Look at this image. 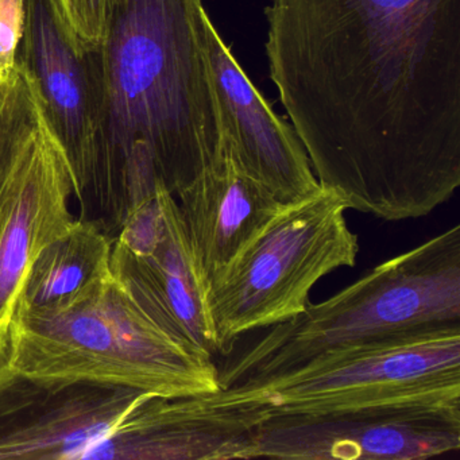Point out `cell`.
<instances>
[{
    "label": "cell",
    "instance_id": "15",
    "mask_svg": "<svg viewBox=\"0 0 460 460\" xmlns=\"http://www.w3.org/2000/svg\"><path fill=\"white\" fill-rule=\"evenodd\" d=\"M44 109L28 72L0 83V233L20 192L26 163Z\"/></svg>",
    "mask_w": 460,
    "mask_h": 460
},
{
    "label": "cell",
    "instance_id": "17",
    "mask_svg": "<svg viewBox=\"0 0 460 460\" xmlns=\"http://www.w3.org/2000/svg\"><path fill=\"white\" fill-rule=\"evenodd\" d=\"M23 20V0H0V83L9 82L17 71Z\"/></svg>",
    "mask_w": 460,
    "mask_h": 460
},
{
    "label": "cell",
    "instance_id": "11",
    "mask_svg": "<svg viewBox=\"0 0 460 460\" xmlns=\"http://www.w3.org/2000/svg\"><path fill=\"white\" fill-rule=\"evenodd\" d=\"M72 196H79L76 177L44 112L20 192L0 233V328L12 325L21 288L34 261L76 223Z\"/></svg>",
    "mask_w": 460,
    "mask_h": 460
},
{
    "label": "cell",
    "instance_id": "1",
    "mask_svg": "<svg viewBox=\"0 0 460 460\" xmlns=\"http://www.w3.org/2000/svg\"><path fill=\"white\" fill-rule=\"evenodd\" d=\"M269 74L319 185L386 222L460 185V0H270Z\"/></svg>",
    "mask_w": 460,
    "mask_h": 460
},
{
    "label": "cell",
    "instance_id": "7",
    "mask_svg": "<svg viewBox=\"0 0 460 460\" xmlns=\"http://www.w3.org/2000/svg\"><path fill=\"white\" fill-rule=\"evenodd\" d=\"M460 449V387L328 411H271L244 459L421 460Z\"/></svg>",
    "mask_w": 460,
    "mask_h": 460
},
{
    "label": "cell",
    "instance_id": "13",
    "mask_svg": "<svg viewBox=\"0 0 460 460\" xmlns=\"http://www.w3.org/2000/svg\"><path fill=\"white\" fill-rule=\"evenodd\" d=\"M25 20L17 63L33 80L42 109L71 164L79 198L90 166L84 58L56 0H23Z\"/></svg>",
    "mask_w": 460,
    "mask_h": 460
},
{
    "label": "cell",
    "instance_id": "6",
    "mask_svg": "<svg viewBox=\"0 0 460 460\" xmlns=\"http://www.w3.org/2000/svg\"><path fill=\"white\" fill-rule=\"evenodd\" d=\"M347 206L320 187L284 208L239 252L207 292L219 354L244 333L300 314L314 285L357 263L359 241L347 225Z\"/></svg>",
    "mask_w": 460,
    "mask_h": 460
},
{
    "label": "cell",
    "instance_id": "3",
    "mask_svg": "<svg viewBox=\"0 0 460 460\" xmlns=\"http://www.w3.org/2000/svg\"><path fill=\"white\" fill-rule=\"evenodd\" d=\"M460 328V226L401 252L242 349L220 390L262 384L355 349Z\"/></svg>",
    "mask_w": 460,
    "mask_h": 460
},
{
    "label": "cell",
    "instance_id": "16",
    "mask_svg": "<svg viewBox=\"0 0 460 460\" xmlns=\"http://www.w3.org/2000/svg\"><path fill=\"white\" fill-rule=\"evenodd\" d=\"M56 4L80 52L101 44L109 0H56Z\"/></svg>",
    "mask_w": 460,
    "mask_h": 460
},
{
    "label": "cell",
    "instance_id": "12",
    "mask_svg": "<svg viewBox=\"0 0 460 460\" xmlns=\"http://www.w3.org/2000/svg\"><path fill=\"white\" fill-rule=\"evenodd\" d=\"M176 199L207 292L284 208L270 190L243 171L227 141Z\"/></svg>",
    "mask_w": 460,
    "mask_h": 460
},
{
    "label": "cell",
    "instance_id": "14",
    "mask_svg": "<svg viewBox=\"0 0 460 460\" xmlns=\"http://www.w3.org/2000/svg\"><path fill=\"white\" fill-rule=\"evenodd\" d=\"M111 249L112 239L95 223L77 219L34 261L14 316L58 314L88 300L112 277Z\"/></svg>",
    "mask_w": 460,
    "mask_h": 460
},
{
    "label": "cell",
    "instance_id": "10",
    "mask_svg": "<svg viewBox=\"0 0 460 460\" xmlns=\"http://www.w3.org/2000/svg\"><path fill=\"white\" fill-rule=\"evenodd\" d=\"M208 42L226 141L243 171L284 206L316 193L319 181L295 128L252 85L212 21Z\"/></svg>",
    "mask_w": 460,
    "mask_h": 460
},
{
    "label": "cell",
    "instance_id": "2",
    "mask_svg": "<svg viewBox=\"0 0 460 460\" xmlns=\"http://www.w3.org/2000/svg\"><path fill=\"white\" fill-rule=\"evenodd\" d=\"M203 0H109L103 39L83 53L88 193L114 207L174 196L226 145Z\"/></svg>",
    "mask_w": 460,
    "mask_h": 460
},
{
    "label": "cell",
    "instance_id": "5",
    "mask_svg": "<svg viewBox=\"0 0 460 460\" xmlns=\"http://www.w3.org/2000/svg\"><path fill=\"white\" fill-rule=\"evenodd\" d=\"M12 338L15 373L36 384L111 385L164 397L220 390L214 358L164 327L114 274L66 311L15 314Z\"/></svg>",
    "mask_w": 460,
    "mask_h": 460
},
{
    "label": "cell",
    "instance_id": "4",
    "mask_svg": "<svg viewBox=\"0 0 460 460\" xmlns=\"http://www.w3.org/2000/svg\"><path fill=\"white\" fill-rule=\"evenodd\" d=\"M225 433L201 397L23 378L0 393V460H214Z\"/></svg>",
    "mask_w": 460,
    "mask_h": 460
},
{
    "label": "cell",
    "instance_id": "9",
    "mask_svg": "<svg viewBox=\"0 0 460 460\" xmlns=\"http://www.w3.org/2000/svg\"><path fill=\"white\" fill-rule=\"evenodd\" d=\"M111 271L164 327L204 355H219L207 285L176 196L164 182L126 211L112 239Z\"/></svg>",
    "mask_w": 460,
    "mask_h": 460
},
{
    "label": "cell",
    "instance_id": "18",
    "mask_svg": "<svg viewBox=\"0 0 460 460\" xmlns=\"http://www.w3.org/2000/svg\"><path fill=\"white\" fill-rule=\"evenodd\" d=\"M20 376L14 370V349H13L12 325L0 328V393L12 386Z\"/></svg>",
    "mask_w": 460,
    "mask_h": 460
},
{
    "label": "cell",
    "instance_id": "8",
    "mask_svg": "<svg viewBox=\"0 0 460 460\" xmlns=\"http://www.w3.org/2000/svg\"><path fill=\"white\" fill-rule=\"evenodd\" d=\"M460 387V328L355 349L262 384L208 394L271 411L305 413Z\"/></svg>",
    "mask_w": 460,
    "mask_h": 460
}]
</instances>
